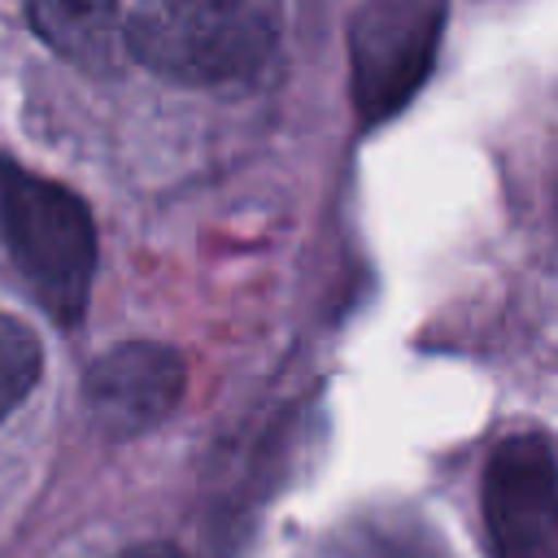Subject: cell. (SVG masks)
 I'll return each instance as SVG.
<instances>
[{"label":"cell","instance_id":"277c9868","mask_svg":"<svg viewBox=\"0 0 558 558\" xmlns=\"http://www.w3.org/2000/svg\"><path fill=\"white\" fill-rule=\"evenodd\" d=\"M493 558H558V475L545 432L506 436L484 466Z\"/></svg>","mask_w":558,"mask_h":558},{"label":"cell","instance_id":"ba28073f","mask_svg":"<svg viewBox=\"0 0 558 558\" xmlns=\"http://www.w3.org/2000/svg\"><path fill=\"white\" fill-rule=\"evenodd\" d=\"M39 371H44V349H39L35 331L22 327L17 318L0 314V418L26 401Z\"/></svg>","mask_w":558,"mask_h":558},{"label":"cell","instance_id":"3957f363","mask_svg":"<svg viewBox=\"0 0 558 558\" xmlns=\"http://www.w3.org/2000/svg\"><path fill=\"white\" fill-rule=\"evenodd\" d=\"M445 31V0H362L349 17V87L366 126L401 113L427 83Z\"/></svg>","mask_w":558,"mask_h":558},{"label":"cell","instance_id":"8992f818","mask_svg":"<svg viewBox=\"0 0 558 558\" xmlns=\"http://www.w3.org/2000/svg\"><path fill=\"white\" fill-rule=\"evenodd\" d=\"M35 35L83 70H113L122 17L118 0H26Z\"/></svg>","mask_w":558,"mask_h":558},{"label":"cell","instance_id":"52a82bcc","mask_svg":"<svg viewBox=\"0 0 558 558\" xmlns=\"http://www.w3.org/2000/svg\"><path fill=\"white\" fill-rule=\"evenodd\" d=\"M301 558H445L418 519L362 514L318 536Z\"/></svg>","mask_w":558,"mask_h":558},{"label":"cell","instance_id":"5b68a950","mask_svg":"<svg viewBox=\"0 0 558 558\" xmlns=\"http://www.w3.org/2000/svg\"><path fill=\"white\" fill-rule=\"evenodd\" d=\"M187 366L170 344L126 340L96 357L83 375V401L92 423L109 440H131L153 432L183 401Z\"/></svg>","mask_w":558,"mask_h":558},{"label":"cell","instance_id":"6da1fadb","mask_svg":"<svg viewBox=\"0 0 558 558\" xmlns=\"http://www.w3.org/2000/svg\"><path fill=\"white\" fill-rule=\"evenodd\" d=\"M279 35V0H140L122 39L135 61L174 83H235Z\"/></svg>","mask_w":558,"mask_h":558},{"label":"cell","instance_id":"7a4b0ae2","mask_svg":"<svg viewBox=\"0 0 558 558\" xmlns=\"http://www.w3.org/2000/svg\"><path fill=\"white\" fill-rule=\"evenodd\" d=\"M0 235L44 314L61 327H78L96 279V227L87 205L70 187L0 161Z\"/></svg>","mask_w":558,"mask_h":558},{"label":"cell","instance_id":"9c48e42d","mask_svg":"<svg viewBox=\"0 0 558 558\" xmlns=\"http://www.w3.org/2000/svg\"><path fill=\"white\" fill-rule=\"evenodd\" d=\"M118 558H183L174 545H166V541H144V545H131V549H122Z\"/></svg>","mask_w":558,"mask_h":558}]
</instances>
